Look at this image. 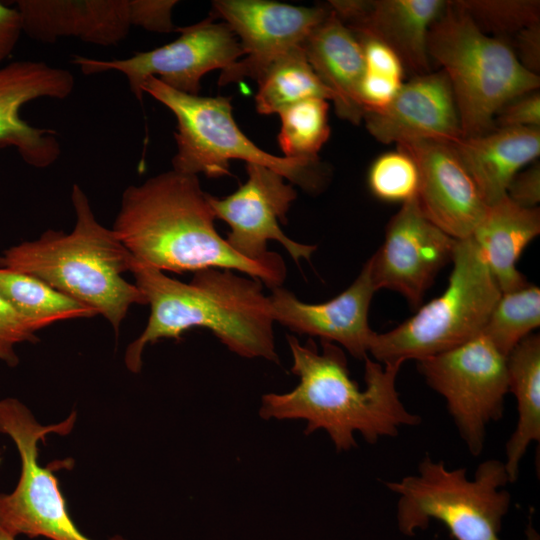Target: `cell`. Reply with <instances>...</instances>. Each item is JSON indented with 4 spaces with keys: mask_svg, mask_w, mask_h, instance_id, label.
Here are the masks:
<instances>
[{
    "mask_svg": "<svg viewBox=\"0 0 540 540\" xmlns=\"http://www.w3.org/2000/svg\"><path fill=\"white\" fill-rule=\"evenodd\" d=\"M456 242L424 216L416 197L402 203L368 260L376 290L396 291L419 307L439 270L452 261Z\"/></svg>",
    "mask_w": 540,
    "mask_h": 540,
    "instance_id": "obj_15",
    "label": "cell"
},
{
    "mask_svg": "<svg viewBox=\"0 0 540 540\" xmlns=\"http://www.w3.org/2000/svg\"><path fill=\"white\" fill-rule=\"evenodd\" d=\"M508 386L517 401L518 420L506 443L509 481L518 478L527 448L540 440V336L530 334L507 356Z\"/></svg>",
    "mask_w": 540,
    "mask_h": 540,
    "instance_id": "obj_24",
    "label": "cell"
},
{
    "mask_svg": "<svg viewBox=\"0 0 540 540\" xmlns=\"http://www.w3.org/2000/svg\"><path fill=\"white\" fill-rule=\"evenodd\" d=\"M487 205L506 196L513 177L540 154V128L495 127L453 145Z\"/></svg>",
    "mask_w": 540,
    "mask_h": 540,
    "instance_id": "obj_22",
    "label": "cell"
},
{
    "mask_svg": "<svg viewBox=\"0 0 540 540\" xmlns=\"http://www.w3.org/2000/svg\"><path fill=\"white\" fill-rule=\"evenodd\" d=\"M356 36L389 46L413 76L431 72L427 39L443 13L444 0H335L328 2Z\"/></svg>",
    "mask_w": 540,
    "mask_h": 540,
    "instance_id": "obj_20",
    "label": "cell"
},
{
    "mask_svg": "<svg viewBox=\"0 0 540 540\" xmlns=\"http://www.w3.org/2000/svg\"><path fill=\"white\" fill-rule=\"evenodd\" d=\"M287 341L291 371L299 383L290 392L263 395V419H303L306 434L325 430L337 451L356 447V432L374 444L381 437L396 436L400 427L420 424L421 418L405 408L396 389L403 362L381 364L366 357L365 388L360 389L350 377L344 351L335 343L320 340L319 351L312 339L302 345L287 335Z\"/></svg>",
    "mask_w": 540,
    "mask_h": 540,
    "instance_id": "obj_2",
    "label": "cell"
},
{
    "mask_svg": "<svg viewBox=\"0 0 540 540\" xmlns=\"http://www.w3.org/2000/svg\"><path fill=\"white\" fill-rule=\"evenodd\" d=\"M519 62L530 72L539 75L540 24L530 26L506 39Z\"/></svg>",
    "mask_w": 540,
    "mask_h": 540,
    "instance_id": "obj_35",
    "label": "cell"
},
{
    "mask_svg": "<svg viewBox=\"0 0 540 540\" xmlns=\"http://www.w3.org/2000/svg\"><path fill=\"white\" fill-rule=\"evenodd\" d=\"M130 273L150 306L145 329L125 352V365L131 372L141 370L148 344L162 338L180 340L194 327L209 329L239 356L279 362L269 296L258 279L207 268L194 272L192 280L184 283L135 259Z\"/></svg>",
    "mask_w": 540,
    "mask_h": 540,
    "instance_id": "obj_3",
    "label": "cell"
},
{
    "mask_svg": "<svg viewBox=\"0 0 540 540\" xmlns=\"http://www.w3.org/2000/svg\"><path fill=\"white\" fill-rule=\"evenodd\" d=\"M483 33L508 39L521 30L540 24L538 0L454 1Z\"/></svg>",
    "mask_w": 540,
    "mask_h": 540,
    "instance_id": "obj_29",
    "label": "cell"
},
{
    "mask_svg": "<svg viewBox=\"0 0 540 540\" xmlns=\"http://www.w3.org/2000/svg\"><path fill=\"white\" fill-rule=\"evenodd\" d=\"M35 330L0 296V360L16 366L19 359L15 346L22 342H37Z\"/></svg>",
    "mask_w": 540,
    "mask_h": 540,
    "instance_id": "obj_31",
    "label": "cell"
},
{
    "mask_svg": "<svg viewBox=\"0 0 540 540\" xmlns=\"http://www.w3.org/2000/svg\"><path fill=\"white\" fill-rule=\"evenodd\" d=\"M213 18H222L246 57L222 70L218 84L258 81L279 58L301 47L312 29L330 12L329 4L294 6L266 0H216Z\"/></svg>",
    "mask_w": 540,
    "mask_h": 540,
    "instance_id": "obj_14",
    "label": "cell"
},
{
    "mask_svg": "<svg viewBox=\"0 0 540 540\" xmlns=\"http://www.w3.org/2000/svg\"><path fill=\"white\" fill-rule=\"evenodd\" d=\"M328 100L310 98L281 112L279 146L287 158H318L330 136Z\"/></svg>",
    "mask_w": 540,
    "mask_h": 540,
    "instance_id": "obj_28",
    "label": "cell"
},
{
    "mask_svg": "<svg viewBox=\"0 0 540 540\" xmlns=\"http://www.w3.org/2000/svg\"><path fill=\"white\" fill-rule=\"evenodd\" d=\"M246 171L247 181L231 195L219 199L208 194L215 218L225 221L231 229L226 242L240 256L263 262L279 256L267 249V242L275 240L296 263L300 259L309 261L317 246L298 243L279 227V222H287V212L297 197L292 184L258 164H246Z\"/></svg>",
    "mask_w": 540,
    "mask_h": 540,
    "instance_id": "obj_13",
    "label": "cell"
},
{
    "mask_svg": "<svg viewBox=\"0 0 540 540\" xmlns=\"http://www.w3.org/2000/svg\"><path fill=\"white\" fill-rule=\"evenodd\" d=\"M539 233L538 207L520 206L507 195L487 206L471 237L502 294L528 283L516 263L525 247Z\"/></svg>",
    "mask_w": 540,
    "mask_h": 540,
    "instance_id": "obj_23",
    "label": "cell"
},
{
    "mask_svg": "<svg viewBox=\"0 0 540 540\" xmlns=\"http://www.w3.org/2000/svg\"><path fill=\"white\" fill-rule=\"evenodd\" d=\"M376 288L367 261L354 282L335 298L318 304L300 301L289 290L278 287L269 296L275 322L298 334L338 343L353 357H368L375 334L368 313Z\"/></svg>",
    "mask_w": 540,
    "mask_h": 540,
    "instance_id": "obj_19",
    "label": "cell"
},
{
    "mask_svg": "<svg viewBox=\"0 0 540 540\" xmlns=\"http://www.w3.org/2000/svg\"><path fill=\"white\" fill-rule=\"evenodd\" d=\"M16 538L10 535L8 532H6L1 526H0V540H15Z\"/></svg>",
    "mask_w": 540,
    "mask_h": 540,
    "instance_id": "obj_37",
    "label": "cell"
},
{
    "mask_svg": "<svg viewBox=\"0 0 540 540\" xmlns=\"http://www.w3.org/2000/svg\"><path fill=\"white\" fill-rule=\"evenodd\" d=\"M356 38L362 48L364 71L403 81L404 65L399 56L389 46L370 37L356 36Z\"/></svg>",
    "mask_w": 540,
    "mask_h": 540,
    "instance_id": "obj_33",
    "label": "cell"
},
{
    "mask_svg": "<svg viewBox=\"0 0 540 540\" xmlns=\"http://www.w3.org/2000/svg\"><path fill=\"white\" fill-rule=\"evenodd\" d=\"M74 86L69 70L43 61L18 60L0 67V149L15 148L36 168L52 165L61 154L55 132L30 125L20 112L40 98L65 99Z\"/></svg>",
    "mask_w": 540,
    "mask_h": 540,
    "instance_id": "obj_16",
    "label": "cell"
},
{
    "mask_svg": "<svg viewBox=\"0 0 540 540\" xmlns=\"http://www.w3.org/2000/svg\"><path fill=\"white\" fill-rule=\"evenodd\" d=\"M75 420L76 413L72 412L65 420L44 426L19 400H0V433L13 440L21 460L15 489L9 494H0V526L13 537L92 540L82 534L72 521L50 465L42 467L38 461V443L49 434H68ZM108 540L126 539L114 535Z\"/></svg>",
    "mask_w": 540,
    "mask_h": 540,
    "instance_id": "obj_9",
    "label": "cell"
},
{
    "mask_svg": "<svg viewBox=\"0 0 540 540\" xmlns=\"http://www.w3.org/2000/svg\"><path fill=\"white\" fill-rule=\"evenodd\" d=\"M363 121L383 144L433 141L455 145L463 138L453 91L442 70L413 76L387 107L366 112Z\"/></svg>",
    "mask_w": 540,
    "mask_h": 540,
    "instance_id": "obj_18",
    "label": "cell"
},
{
    "mask_svg": "<svg viewBox=\"0 0 540 540\" xmlns=\"http://www.w3.org/2000/svg\"><path fill=\"white\" fill-rule=\"evenodd\" d=\"M427 49L449 80L463 138L491 131L507 102L539 90V75L519 62L507 40L483 33L454 1L430 27Z\"/></svg>",
    "mask_w": 540,
    "mask_h": 540,
    "instance_id": "obj_5",
    "label": "cell"
},
{
    "mask_svg": "<svg viewBox=\"0 0 540 540\" xmlns=\"http://www.w3.org/2000/svg\"><path fill=\"white\" fill-rule=\"evenodd\" d=\"M22 33L18 10L0 2V63L12 54Z\"/></svg>",
    "mask_w": 540,
    "mask_h": 540,
    "instance_id": "obj_36",
    "label": "cell"
},
{
    "mask_svg": "<svg viewBox=\"0 0 540 540\" xmlns=\"http://www.w3.org/2000/svg\"><path fill=\"white\" fill-rule=\"evenodd\" d=\"M448 286L394 329L376 333L369 353L381 364L420 361L480 335L501 291L472 237L457 240Z\"/></svg>",
    "mask_w": 540,
    "mask_h": 540,
    "instance_id": "obj_8",
    "label": "cell"
},
{
    "mask_svg": "<svg viewBox=\"0 0 540 540\" xmlns=\"http://www.w3.org/2000/svg\"><path fill=\"white\" fill-rule=\"evenodd\" d=\"M301 47L314 72L330 91L337 115L359 124L365 114L360 98L364 60L353 32L330 7L328 15L312 29Z\"/></svg>",
    "mask_w": 540,
    "mask_h": 540,
    "instance_id": "obj_21",
    "label": "cell"
},
{
    "mask_svg": "<svg viewBox=\"0 0 540 540\" xmlns=\"http://www.w3.org/2000/svg\"><path fill=\"white\" fill-rule=\"evenodd\" d=\"M396 147L417 166L416 198L424 216L454 239L470 237L488 205L453 145L412 141Z\"/></svg>",
    "mask_w": 540,
    "mask_h": 540,
    "instance_id": "obj_17",
    "label": "cell"
},
{
    "mask_svg": "<svg viewBox=\"0 0 540 540\" xmlns=\"http://www.w3.org/2000/svg\"><path fill=\"white\" fill-rule=\"evenodd\" d=\"M256 110L263 115L282 110L306 99L331 100V93L308 62L302 47L276 60L259 78Z\"/></svg>",
    "mask_w": 540,
    "mask_h": 540,
    "instance_id": "obj_26",
    "label": "cell"
},
{
    "mask_svg": "<svg viewBox=\"0 0 540 540\" xmlns=\"http://www.w3.org/2000/svg\"><path fill=\"white\" fill-rule=\"evenodd\" d=\"M506 195L526 208H535L540 201V163L518 172L508 185Z\"/></svg>",
    "mask_w": 540,
    "mask_h": 540,
    "instance_id": "obj_34",
    "label": "cell"
},
{
    "mask_svg": "<svg viewBox=\"0 0 540 540\" xmlns=\"http://www.w3.org/2000/svg\"><path fill=\"white\" fill-rule=\"evenodd\" d=\"M173 0H20L23 33L53 43L73 37L99 46L123 41L132 27L172 32Z\"/></svg>",
    "mask_w": 540,
    "mask_h": 540,
    "instance_id": "obj_12",
    "label": "cell"
},
{
    "mask_svg": "<svg viewBox=\"0 0 540 540\" xmlns=\"http://www.w3.org/2000/svg\"><path fill=\"white\" fill-rule=\"evenodd\" d=\"M367 181L376 198L404 203L417 195L418 169L412 157L397 148L381 154L373 161Z\"/></svg>",
    "mask_w": 540,
    "mask_h": 540,
    "instance_id": "obj_30",
    "label": "cell"
},
{
    "mask_svg": "<svg viewBox=\"0 0 540 540\" xmlns=\"http://www.w3.org/2000/svg\"><path fill=\"white\" fill-rule=\"evenodd\" d=\"M507 483L503 461H483L470 479L465 468L449 469L426 455L417 474L385 485L398 496L397 524L404 535L413 536L437 520L455 540H501L502 520L511 502L504 489ZM525 540H540L531 522Z\"/></svg>",
    "mask_w": 540,
    "mask_h": 540,
    "instance_id": "obj_6",
    "label": "cell"
},
{
    "mask_svg": "<svg viewBox=\"0 0 540 540\" xmlns=\"http://www.w3.org/2000/svg\"><path fill=\"white\" fill-rule=\"evenodd\" d=\"M426 383L446 407L472 456L484 448L488 424L499 420L509 391L507 356L484 335L418 361Z\"/></svg>",
    "mask_w": 540,
    "mask_h": 540,
    "instance_id": "obj_10",
    "label": "cell"
},
{
    "mask_svg": "<svg viewBox=\"0 0 540 540\" xmlns=\"http://www.w3.org/2000/svg\"><path fill=\"white\" fill-rule=\"evenodd\" d=\"M71 201L75 224L70 233L48 229L34 241L12 246L0 256V267L41 279L101 314L118 333L129 308L147 304L135 283L123 277L134 257L112 228L98 222L78 184Z\"/></svg>",
    "mask_w": 540,
    "mask_h": 540,
    "instance_id": "obj_4",
    "label": "cell"
},
{
    "mask_svg": "<svg viewBox=\"0 0 540 540\" xmlns=\"http://www.w3.org/2000/svg\"><path fill=\"white\" fill-rule=\"evenodd\" d=\"M495 127L540 128V93L535 90L507 102L496 114Z\"/></svg>",
    "mask_w": 540,
    "mask_h": 540,
    "instance_id": "obj_32",
    "label": "cell"
},
{
    "mask_svg": "<svg viewBox=\"0 0 540 540\" xmlns=\"http://www.w3.org/2000/svg\"><path fill=\"white\" fill-rule=\"evenodd\" d=\"M177 32L180 35L174 41L128 58L100 60L74 56L72 62L85 75L122 73L133 95L142 102V86L149 77L179 92L198 95L201 78L207 72L224 70L244 55L231 28L224 21L215 22L211 15L194 25L178 27Z\"/></svg>",
    "mask_w": 540,
    "mask_h": 540,
    "instance_id": "obj_11",
    "label": "cell"
},
{
    "mask_svg": "<svg viewBox=\"0 0 540 540\" xmlns=\"http://www.w3.org/2000/svg\"><path fill=\"white\" fill-rule=\"evenodd\" d=\"M215 219L198 177L172 169L124 190L112 230L136 261L159 271L229 269L282 287V256L263 262L240 256L218 234Z\"/></svg>",
    "mask_w": 540,
    "mask_h": 540,
    "instance_id": "obj_1",
    "label": "cell"
},
{
    "mask_svg": "<svg viewBox=\"0 0 540 540\" xmlns=\"http://www.w3.org/2000/svg\"><path fill=\"white\" fill-rule=\"evenodd\" d=\"M142 91L166 106L177 119L173 170L217 178L230 175V160L239 159L267 167L309 193L325 187L328 171L319 157L287 158L265 152L239 129L229 98L185 94L155 77L144 82Z\"/></svg>",
    "mask_w": 540,
    "mask_h": 540,
    "instance_id": "obj_7",
    "label": "cell"
},
{
    "mask_svg": "<svg viewBox=\"0 0 540 540\" xmlns=\"http://www.w3.org/2000/svg\"><path fill=\"white\" fill-rule=\"evenodd\" d=\"M0 296L35 330L59 321L98 315L86 306L29 274L0 267Z\"/></svg>",
    "mask_w": 540,
    "mask_h": 540,
    "instance_id": "obj_25",
    "label": "cell"
},
{
    "mask_svg": "<svg viewBox=\"0 0 540 540\" xmlns=\"http://www.w3.org/2000/svg\"><path fill=\"white\" fill-rule=\"evenodd\" d=\"M540 325V288L525 286L501 297L494 306L484 334L505 356Z\"/></svg>",
    "mask_w": 540,
    "mask_h": 540,
    "instance_id": "obj_27",
    "label": "cell"
}]
</instances>
